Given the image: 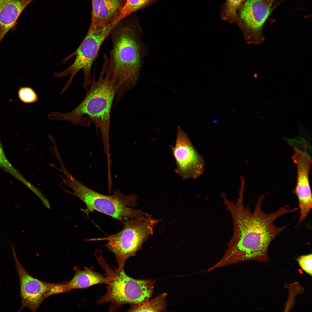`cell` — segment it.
I'll use <instances>...</instances> for the list:
<instances>
[{
	"label": "cell",
	"mask_w": 312,
	"mask_h": 312,
	"mask_svg": "<svg viewBox=\"0 0 312 312\" xmlns=\"http://www.w3.org/2000/svg\"><path fill=\"white\" fill-rule=\"evenodd\" d=\"M244 195L243 192H239L235 203L228 199L225 194L221 196L231 216L233 235L224 256L213 266L215 269L248 260L267 261L270 244L287 226H277L274 221L293 211L286 205L274 212L265 213L261 208L265 197L262 194L259 196L252 213L248 205L245 207Z\"/></svg>",
	"instance_id": "cell-1"
},
{
	"label": "cell",
	"mask_w": 312,
	"mask_h": 312,
	"mask_svg": "<svg viewBox=\"0 0 312 312\" xmlns=\"http://www.w3.org/2000/svg\"><path fill=\"white\" fill-rule=\"evenodd\" d=\"M104 60L98 79L97 81L93 79L86 96L80 104L69 113L53 112L48 117L51 119L69 121L83 127H89L92 122L97 131L98 129L100 131L104 153L107 160H109L110 114L116 89L112 64L108 59Z\"/></svg>",
	"instance_id": "cell-2"
},
{
	"label": "cell",
	"mask_w": 312,
	"mask_h": 312,
	"mask_svg": "<svg viewBox=\"0 0 312 312\" xmlns=\"http://www.w3.org/2000/svg\"><path fill=\"white\" fill-rule=\"evenodd\" d=\"M111 34L113 46L109 57L114 73L117 103L133 88L141 67L144 47L136 14L133 13L121 20Z\"/></svg>",
	"instance_id": "cell-3"
},
{
	"label": "cell",
	"mask_w": 312,
	"mask_h": 312,
	"mask_svg": "<svg viewBox=\"0 0 312 312\" xmlns=\"http://www.w3.org/2000/svg\"><path fill=\"white\" fill-rule=\"evenodd\" d=\"M96 257L106 272L104 274L107 280V292L96 301V304L110 303L109 310L114 312L126 304L139 305L149 300L156 280L133 278L125 273L124 269L111 268L101 255Z\"/></svg>",
	"instance_id": "cell-4"
},
{
	"label": "cell",
	"mask_w": 312,
	"mask_h": 312,
	"mask_svg": "<svg viewBox=\"0 0 312 312\" xmlns=\"http://www.w3.org/2000/svg\"><path fill=\"white\" fill-rule=\"evenodd\" d=\"M68 179L65 183L74 192L72 193L85 203L86 208L81 209L88 217L90 213L96 211L124 224L127 220L140 218L146 213L131 208L137 206V196L135 194L125 195L115 190L112 195H106L89 188L73 177Z\"/></svg>",
	"instance_id": "cell-5"
},
{
	"label": "cell",
	"mask_w": 312,
	"mask_h": 312,
	"mask_svg": "<svg viewBox=\"0 0 312 312\" xmlns=\"http://www.w3.org/2000/svg\"><path fill=\"white\" fill-rule=\"evenodd\" d=\"M158 222L146 213L142 217L126 221L122 229L115 234L105 238L87 240L107 241L104 246L114 255L118 268L124 269L126 260L134 256L144 242L153 234V229Z\"/></svg>",
	"instance_id": "cell-6"
},
{
	"label": "cell",
	"mask_w": 312,
	"mask_h": 312,
	"mask_svg": "<svg viewBox=\"0 0 312 312\" xmlns=\"http://www.w3.org/2000/svg\"><path fill=\"white\" fill-rule=\"evenodd\" d=\"M116 26L112 24L102 28H89L87 34L80 45L74 52L63 61L65 62L74 56L76 58L68 68L60 72L54 73L53 77H63L69 75L70 77L62 92H65L72 83L75 75L80 70L84 76L83 87L86 92L91 84L92 65L103 43L111 34Z\"/></svg>",
	"instance_id": "cell-7"
},
{
	"label": "cell",
	"mask_w": 312,
	"mask_h": 312,
	"mask_svg": "<svg viewBox=\"0 0 312 312\" xmlns=\"http://www.w3.org/2000/svg\"><path fill=\"white\" fill-rule=\"evenodd\" d=\"M285 0H245L238 10L237 25L247 44H259L264 40L263 31L268 18Z\"/></svg>",
	"instance_id": "cell-8"
},
{
	"label": "cell",
	"mask_w": 312,
	"mask_h": 312,
	"mask_svg": "<svg viewBox=\"0 0 312 312\" xmlns=\"http://www.w3.org/2000/svg\"><path fill=\"white\" fill-rule=\"evenodd\" d=\"M15 266L20 282L22 303L18 311L27 307L32 311L38 308L46 298L65 292L66 283H54L40 281L29 274L23 267L12 247Z\"/></svg>",
	"instance_id": "cell-9"
},
{
	"label": "cell",
	"mask_w": 312,
	"mask_h": 312,
	"mask_svg": "<svg viewBox=\"0 0 312 312\" xmlns=\"http://www.w3.org/2000/svg\"><path fill=\"white\" fill-rule=\"evenodd\" d=\"M177 128L175 145L171 146L177 165L175 171L183 180L197 179L204 171V159L185 133L179 127Z\"/></svg>",
	"instance_id": "cell-10"
},
{
	"label": "cell",
	"mask_w": 312,
	"mask_h": 312,
	"mask_svg": "<svg viewBox=\"0 0 312 312\" xmlns=\"http://www.w3.org/2000/svg\"><path fill=\"white\" fill-rule=\"evenodd\" d=\"M294 154L292 157L297 168V180L293 192L297 197L300 215L299 222H302L312 207V198L309 174L311 167V158L308 152V145H292Z\"/></svg>",
	"instance_id": "cell-11"
},
{
	"label": "cell",
	"mask_w": 312,
	"mask_h": 312,
	"mask_svg": "<svg viewBox=\"0 0 312 312\" xmlns=\"http://www.w3.org/2000/svg\"><path fill=\"white\" fill-rule=\"evenodd\" d=\"M124 0H92L90 28H102L114 22L125 4Z\"/></svg>",
	"instance_id": "cell-12"
},
{
	"label": "cell",
	"mask_w": 312,
	"mask_h": 312,
	"mask_svg": "<svg viewBox=\"0 0 312 312\" xmlns=\"http://www.w3.org/2000/svg\"><path fill=\"white\" fill-rule=\"evenodd\" d=\"M34 0H0V43L9 31L16 29L20 15Z\"/></svg>",
	"instance_id": "cell-13"
},
{
	"label": "cell",
	"mask_w": 312,
	"mask_h": 312,
	"mask_svg": "<svg viewBox=\"0 0 312 312\" xmlns=\"http://www.w3.org/2000/svg\"><path fill=\"white\" fill-rule=\"evenodd\" d=\"M94 268L85 267L80 270L78 266L74 269L75 273L72 280L64 286L65 292L75 289L86 288L92 285L101 283H107V278L104 275L94 270Z\"/></svg>",
	"instance_id": "cell-14"
},
{
	"label": "cell",
	"mask_w": 312,
	"mask_h": 312,
	"mask_svg": "<svg viewBox=\"0 0 312 312\" xmlns=\"http://www.w3.org/2000/svg\"><path fill=\"white\" fill-rule=\"evenodd\" d=\"M245 0H226L222 5L220 12L221 18L230 23L237 25L239 22L237 11Z\"/></svg>",
	"instance_id": "cell-15"
},
{
	"label": "cell",
	"mask_w": 312,
	"mask_h": 312,
	"mask_svg": "<svg viewBox=\"0 0 312 312\" xmlns=\"http://www.w3.org/2000/svg\"><path fill=\"white\" fill-rule=\"evenodd\" d=\"M159 0H126L120 13L115 20L116 25L121 20L136 11L153 5Z\"/></svg>",
	"instance_id": "cell-16"
},
{
	"label": "cell",
	"mask_w": 312,
	"mask_h": 312,
	"mask_svg": "<svg viewBox=\"0 0 312 312\" xmlns=\"http://www.w3.org/2000/svg\"><path fill=\"white\" fill-rule=\"evenodd\" d=\"M166 293L161 294L142 304L131 306L129 312H159L166 309Z\"/></svg>",
	"instance_id": "cell-17"
},
{
	"label": "cell",
	"mask_w": 312,
	"mask_h": 312,
	"mask_svg": "<svg viewBox=\"0 0 312 312\" xmlns=\"http://www.w3.org/2000/svg\"><path fill=\"white\" fill-rule=\"evenodd\" d=\"M18 95L21 101L25 103L37 102L38 97L35 91L31 88L21 87L18 91Z\"/></svg>",
	"instance_id": "cell-18"
},
{
	"label": "cell",
	"mask_w": 312,
	"mask_h": 312,
	"mask_svg": "<svg viewBox=\"0 0 312 312\" xmlns=\"http://www.w3.org/2000/svg\"><path fill=\"white\" fill-rule=\"evenodd\" d=\"M297 261L302 269L311 276L312 271V254L303 255L299 257Z\"/></svg>",
	"instance_id": "cell-19"
},
{
	"label": "cell",
	"mask_w": 312,
	"mask_h": 312,
	"mask_svg": "<svg viewBox=\"0 0 312 312\" xmlns=\"http://www.w3.org/2000/svg\"><path fill=\"white\" fill-rule=\"evenodd\" d=\"M0 166L4 168L7 171L11 173L16 177H18L20 174L9 163L3 152L0 144Z\"/></svg>",
	"instance_id": "cell-20"
}]
</instances>
